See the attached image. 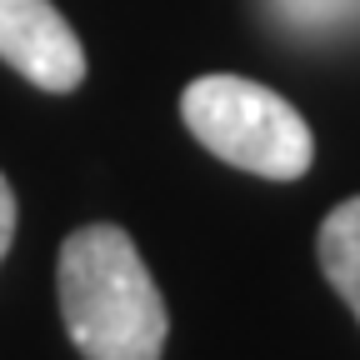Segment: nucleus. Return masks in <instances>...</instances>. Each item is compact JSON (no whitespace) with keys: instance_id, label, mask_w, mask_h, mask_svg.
<instances>
[{"instance_id":"20e7f679","label":"nucleus","mask_w":360,"mask_h":360,"mask_svg":"<svg viewBox=\"0 0 360 360\" xmlns=\"http://www.w3.org/2000/svg\"><path fill=\"white\" fill-rule=\"evenodd\" d=\"M315 250H321L326 281L340 290V300L355 310V321H360V195L355 200H340L326 215Z\"/></svg>"},{"instance_id":"7ed1b4c3","label":"nucleus","mask_w":360,"mask_h":360,"mask_svg":"<svg viewBox=\"0 0 360 360\" xmlns=\"http://www.w3.org/2000/svg\"><path fill=\"white\" fill-rule=\"evenodd\" d=\"M0 60L51 96H65L85 80L80 35L51 0H0Z\"/></svg>"},{"instance_id":"f257e3e1","label":"nucleus","mask_w":360,"mask_h":360,"mask_svg":"<svg viewBox=\"0 0 360 360\" xmlns=\"http://www.w3.org/2000/svg\"><path fill=\"white\" fill-rule=\"evenodd\" d=\"M56 290L65 335L85 360H160L170 315L155 276L120 225H80L60 245Z\"/></svg>"},{"instance_id":"423d86ee","label":"nucleus","mask_w":360,"mask_h":360,"mask_svg":"<svg viewBox=\"0 0 360 360\" xmlns=\"http://www.w3.org/2000/svg\"><path fill=\"white\" fill-rule=\"evenodd\" d=\"M11 240H15V191H11V180L0 175V260H6Z\"/></svg>"},{"instance_id":"f03ea898","label":"nucleus","mask_w":360,"mask_h":360,"mask_svg":"<svg viewBox=\"0 0 360 360\" xmlns=\"http://www.w3.org/2000/svg\"><path fill=\"white\" fill-rule=\"evenodd\" d=\"M180 115L210 155H220L236 170H250L265 180H300L315 160L305 115L270 85H255L245 75L191 80L180 96Z\"/></svg>"},{"instance_id":"39448f33","label":"nucleus","mask_w":360,"mask_h":360,"mask_svg":"<svg viewBox=\"0 0 360 360\" xmlns=\"http://www.w3.org/2000/svg\"><path fill=\"white\" fill-rule=\"evenodd\" d=\"M276 20H285L290 30H305V35H321V30H335L345 20L360 15V0H270Z\"/></svg>"}]
</instances>
